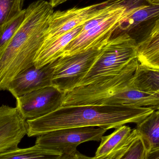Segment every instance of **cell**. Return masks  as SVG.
<instances>
[{
  "label": "cell",
  "mask_w": 159,
  "mask_h": 159,
  "mask_svg": "<svg viewBox=\"0 0 159 159\" xmlns=\"http://www.w3.org/2000/svg\"><path fill=\"white\" fill-rule=\"evenodd\" d=\"M23 2L24 0H0V26L23 10Z\"/></svg>",
  "instance_id": "cell-20"
},
{
  "label": "cell",
  "mask_w": 159,
  "mask_h": 159,
  "mask_svg": "<svg viewBox=\"0 0 159 159\" xmlns=\"http://www.w3.org/2000/svg\"><path fill=\"white\" fill-rule=\"evenodd\" d=\"M62 154L56 150L35 145L26 148H16L0 154V159H61Z\"/></svg>",
  "instance_id": "cell-17"
},
{
  "label": "cell",
  "mask_w": 159,
  "mask_h": 159,
  "mask_svg": "<svg viewBox=\"0 0 159 159\" xmlns=\"http://www.w3.org/2000/svg\"><path fill=\"white\" fill-rule=\"evenodd\" d=\"M68 0H49V2L53 7H56Z\"/></svg>",
  "instance_id": "cell-23"
},
{
  "label": "cell",
  "mask_w": 159,
  "mask_h": 159,
  "mask_svg": "<svg viewBox=\"0 0 159 159\" xmlns=\"http://www.w3.org/2000/svg\"><path fill=\"white\" fill-rule=\"evenodd\" d=\"M102 13L83 25L79 34L65 48L61 56L73 55L90 49L104 46L112 38L126 11L133 7L120 0H108Z\"/></svg>",
  "instance_id": "cell-3"
},
{
  "label": "cell",
  "mask_w": 159,
  "mask_h": 159,
  "mask_svg": "<svg viewBox=\"0 0 159 159\" xmlns=\"http://www.w3.org/2000/svg\"><path fill=\"white\" fill-rule=\"evenodd\" d=\"M135 129L144 139L150 151L158 146L159 110L153 111L144 119L137 123Z\"/></svg>",
  "instance_id": "cell-18"
},
{
  "label": "cell",
  "mask_w": 159,
  "mask_h": 159,
  "mask_svg": "<svg viewBox=\"0 0 159 159\" xmlns=\"http://www.w3.org/2000/svg\"><path fill=\"white\" fill-rule=\"evenodd\" d=\"M83 26L77 27L56 38L44 41L34 59V66L41 68L61 57L65 48L78 35Z\"/></svg>",
  "instance_id": "cell-11"
},
{
  "label": "cell",
  "mask_w": 159,
  "mask_h": 159,
  "mask_svg": "<svg viewBox=\"0 0 159 159\" xmlns=\"http://www.w3.org/2000/svg\"><path fill=\"white\" fill-rule=\"evenodd\" d=\"M26 134L27 121L17 108L0 106V154L18 148Z\"/></svg>",
  "instance_id": "cell-9"
},
{
  "label": "cell",
  "mask_w": 159,
  "mask_h": 159,
  "mask_svg": "<svg viewBox=\"0 0 159 159\" xmlns=\"http://www.w3.org/2000/svg\"><path fill=\"white\" fill-rule=\"evenodd\" d=\"M129 84L130 87L138 90L156 93L159 91V69L139 63Z\"/></svg>",
  "instance_id": "cell-14"
},
{
  "label": "cell",
  "mask_w": 159,
  "mask_h": 159,
  "mask_svg": "<svg viewBox=\"0 0 159 159\" xmlns=\"http://www.w3.org/2000/svg\"><path fill=\"white\" fill-rule=\"evenodd\" d=\"M138 43L127 33L112 37L78 87L121 72L138 59Z\"/></svg>",
  "instance_id": "cell-4"
},
{
  "label": "cell",
  "mask_w": 159,
  "mask_h": 159,
  "mask_svg": "<svg viewBox=\"0 0 159 159\" xmlns=\"http://www.w3.org/2000/svg\"><path fill=\"white\" fill-rule=\"evenodd\" d=\"M107 130L98 127L59 129L37 136L35 144L60 152L61 159L89 158L77 151V147L85 142L101 141Z\"/></svg>",
  "instance_id": "cell-5"
},
{
  "label": "cell",
  "mask_w": 159,
  "mask_h": 159,
  "mask_svg": "<svg viewBox=\"0 0 159 159\" xmlns=\"http://www.w3.org/2000/svg\"><path fill=\"white\" fill-rule=\"evenodd\" d=\"M132 129L125 125L116 129L111 134L102 136L101 143L96 150L93 159H115Z\"/></svg>",
  "instance_id": "cell-13"
},
{
  "label": "cell",
  "mask_w": 159,
  "mask_h": 159,
  "mask_svg": "<svg viewBox=\"0 0 159 159\" xmlns=\"http://www.w3.org/2000/svg\"><path fill=\"white\" fill-rule=\"evenodd\" d=\"M139 63L153 69H159V33L146 36L138 43Z\"/></svg>",
  "instance_id": "cell-16"
},
{
  "label": "cell",
  "mask_w": 159,
  "mask_h": 159,
  "mask_svg": "<svg viewBox=\"0 0 159 159\" xmlns=\"http://www.w3.org/2000/svg\"><path fill=\"white\" fill-rule=\"evenodd\" d=\"M147 159H159V146L151 149Z\"/></svg>",
  "instance_id": "cell-22"
},
{
  "label": "cell",
  "mask_w": 159,
  "mask_h": 159,
  "mask_svg": "<svg viewBox=\"0 0 159 159\" xmlns=\"http://www.w3.org/2000/svg\"><path fill=\"white\" fill-rule=\"evenodd\" d=\"M146 1L150 4L159 6V0H146Z\"/></svg>",
  "instance_id": "cell-24"
},
{
  "label": "cell",
  "mask_w": 159,
  "mask_h": 159,
  "mask_svg": "<svg viewBox=\"0 0 159 159\" xmlns=\"http://www.w3.org/2000/svg\"><path fill=\"white\" fill-rule=\"evenodd\" d=\"M109 5L108 0L83 7H74L52 13L44 41L56 38L83 25L102 13Z\"/></svg>",
  "instance_id": "cell-7"
},
{
  "label": "cell",
  "mask_w": 159,
  "mask_h": 159,
  "mask_svg": "<svg viewBox=\"0 0 159 159\" xmlns=\"http://www.w3.org/2000/svg\"><path fill=\"white\" fill-rule=\"evenodd\" d=\"M26 13V9H23L8 22L0 26V49L4 46L16 33L24 21Z\"/></svg>",
  "instance_id": "cell-19"
},
{
  "label": "cell",
  "mask_w": 159,
  "mask_h": 159,
  "mask_svg": "<svg viewBox=\"0 0 159 159\" xmlns=\"http://www.w3.org/2000/svg\"><path fill=\"white\" fill-rule=\"evenodd\" d=\"M54 7L38 0L26 9L24 21L13 37L0 49V91L7 90L20 74L34 65L43 45Z\"/></svg>",
  "instance_id": "cell-2"
},
{
  "label": "cell",
  "mask_w": 159,
  "mask_h": 159,
  "mask_svg": "<svg viewBox=\"0 0 159 159\" xmlns=\"http://www.w3.org/2000/svg\"><path fill=\"white\" fill-rule=\"evenodd\" d=\"M159 16V6L141 4L126 11L116 31L118 30L117 34L128 33L141 23Z\"/></svg>",
  "instance_id": "cell-12"
},
{
  "label": "cell",
  "mask_w": 159,
  "mask_h": 159,
  "mask_svg": "<svg viewBox=\"0 0 159 159\" xmlns=\"http://www.w3.org/2000/svg\"><path fill=\"white\" fill-rule=\"evenodd\" d=\"M159 33V16L155 19V22L151 27V30L147 36H153Z\"/></svg>",
  "instance_id": "cell-21"
},
{
  "label": "cell",
  "mask_w": 159,
  "mask_h": 159,
  "mask_svg": "<svg viewBox=\"0 0 159 159\" xmlns=\"http://www.w3.org/2000/svg\"><path fill=\"white\" fill-rule=\"evenodd\" d=\"M104 46L60 57L54 62L52 85L63 93L78 87L101 55Z\"/></svg>",
  "instance_id": "cell-6"
},
{
  "label": "cell",
  "mask_w": 159,
  "mask_h": 159,
  "mask_svg": "<svg viewBox=\"0 0 159 159\" xmlns=\"http://www.w3.org/2000/svg\"><path fill=\"white\" fill-rule=\"evenodd\" d=\"M155 110L153 107L129 105L60 106L43 116L27 119V135L37 137L54 130L77 127L116 129L129 123L137 124Z\"/></svg>",
  "instance_id": "cell-1"
},
{
  "label": "cell",
  "mask_w": 159,
  "mask_h": 159,
  "mask_svg": "<svg viewBox=\"0 0 159 159\" xmlns=\"http://www.w3.org/2000/svg\"><path fill=\"white\" fill-rule=\"evenodd\" d=\"M54 62L41 68L34 65L20 74L8 86L7 90L15 97L52 85Z\"/></svg>",
  "instance_id": "cell-10"
},
{
  "label": "cell",
  "mask_w": 159,
  "mask_h": 159,
  "mask_svg": "<svg viewBox=\"0 0 159 159\" xmlns=\"http://www.w3.org/2000/svg\"><path fill=\"white\" fill-rule=\"evenodd\" d=\"M64 94L53 85L47 86L16 98V107L26 120L41 117L61 106Z\"/></svg>",
  "instance_id": "cell-8"
},
{
  "label": "cell",
  "mask_w": 159,
  "mask_h": 159,
  "mask_svg": "<svg viewBox=\"0 0 159 159\" xmlns=\"http://www.w3.org/2000/svg\"><path fill=\"white\" fill-rule=\"evenodd\" d=\"M150 151L141 133L134 129L119 152L117 159H147Z\"/></svg>",
  "instance_id": "cell-15"
},
{
  "label": "cell",
  "mask_w": 159,
  "mask_h": 159,
  "mask_svg": "<svg viewBox=\"0 0 159 159\" xmlns=\"http://www.w3.org/2000/svg\"><path fill=\"white\" fill-rule=\"evenodd\" d=\"M156 93H157V95H159V91H157V92H156ZM159 110V106H158V107H157V108H156V110Z\"/></svg>",
  "instance_id": "cell-25"
}]
</instances>
